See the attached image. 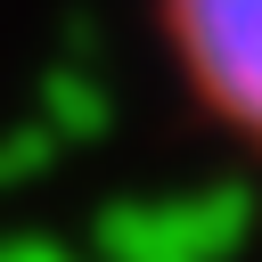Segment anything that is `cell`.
<instances>
[{
  "mask_svg": "<svg viewBox=\"0 0 262 262\" xmlns=\"http://www.w3.org/2000/svg\"><path fill=\"white\" fill-rule=\"evenodd\" d=\"M139 16L188 123L262 172V0H139Z\"/></svg>",
  "mask_w": 262,
  "mask_h": 262,
  "instance_id": "1",
  "label": "cell"
}]
</instances>
